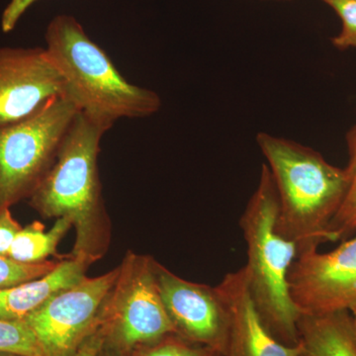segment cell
I'll return each instance as SVG.
<instances>
[{"label": "cell", "instance_id": "obj_15", "mask_svg": "<svg viewBox=\"0 0 356 356\" xmlns=\"http://www.w3.org/2000/svg\"><path fill=\"white\" fill-rule=\"evenodd\" d=\"M350 163L346 170L348 175V188L343 205L331 226L332 242L351 235L356 231V126L348 135Z\"/></svg>", "mask_w": 356, "mask_h": 356}, {"label": "cell", "instance_id": "obj_7", "mask_svg": "<svg viewBox=\"0 0 356 356\" xmlns=\"http://www.w3.org/2000/svg\"><path fill=\"white\" fill-rule=\"evenodd\" d=\"M119 266L97 276H84L50 297L24 318L44 356H70L102 325L103 307Z\"/></svg>", "mask_w": 356, "mask_h": 356}, {"label": "cell", "instance_id": "obj_13", "mask_svg": "<svg viewBox=\"0 0 356 356\" xmlns=\"http://www.w3.org/2000/svg\"><path fill=\"white\" fill-rule=\"evenodd\" d=\"M298 332L303 356H356V337L350 311L301 314Z\"/></svg>", "mask_w": 356, "mask_h": 356}, {"label": "cell", "instance_id": "obj_3", "mask_svg": "<svg viewBox=\"0 0 356 356\" xmlns=\"http://www.w3.org/2000/svg\"><path fill=\"white\" fill-rule=\"evenodd\" d=\"M44 41L47 58L79 111L114 125L119 119L146 118L161 109L158 93L122 76L74 16H56L47 27Z\"/></svg>", "mask_w": 356, "mask_h": 356}, {"label": "cell", "instance_id": "obj_21", "mask_svg": "<svg viewBox=\"0 0 356 356\" xmlns=\"http://www.w3.org/2000/svg\"><path fill=\"white\" fill-rule=\"evenodd\" d=\"M20 229V225L11 215L10 209L0 213V254H8L11 243Z\"/></svg>", "mask_w": 356, "mask_h": 356}, {"label": "cell", "instance_id": "obj_14", "mask_svg": "<svg viewBox=\"0 0 356 356\" xmlns=\"http://www.w3.org/2000/svg\"><path fill=\"white\" fill-rule=\"evenodd\" d=\"M72 228L67 218H58L48 232L38 221L21 228L14 238L7 257L21 264H40L48 261L51 255H57L58 243Z\"/></svg>", "mask_w": 356, "mask_h": 356}, {"label": "cell", "instance_id": "obj_17", "mask_svg": "<svg viewBox=\"0 0 356 356\" xmlns=\"http://www.w3.org/2000/svg\"><path fill=\"white\" fill-rule=\"evenodd\" d=\"M131 356H222L209 346L192 343L177 334H168L156 343L143 346Z\"/></svg>", "mask_w": 356, "mask_h": 356}, {"label": "cell", "instance_id": "obj_19", "mask_svg": "<svg viewBox=\"0 0 356 356\" xmlns=\"http://www.w3.org/2000/svg\"><path fill=\"white\" fill-rule=\"evenodd\" d=\"M331 6L343 22L341 31L332 39L339 50L356 48V0H321Z\"/></svg>", "mask_w": 356, "mask_h": 356}, {"label": "cell", "instance_id": "obj_11", "mask_svg": "<svg viewBox=\"0 0 356 356\" xmlns=\"http://www.w3.org/2000/svg\"><path fill=\"white\" fill-rule=\"evenodd\" d=\"M218 288L229 312L226 356H303L301 343H281L262 323L250 294L245 266L227 274Z\"/></svg>", "mask_w": 356, "mask_h": 356}, {"label": "cell", "instance_id": "obj_22", "mask_svg": "<svg viewBox=\"0 0 356 356\" xmlns=\"http://www.w3.org/2000/svg\"><path fill=\"white\" fill-rule=\"evenodd\" d=\"M105 334L102 325L81 346L70 356H98L104 348Z\"/></svg>", "mask_w": 356, "mask_h": 356}, {"label": "cell", "instance_id": "obj_9", "mask_svg": "<svg viewBox=\"0 0 356 356\" xmlns=\"http://www.w3.org/2000/svg\"><path fill=\"white\" fill-rule=\"evenodd\" d=\"M154 269L161 301L177 334L226 356L229 312L219 288L185 280L156 261Z\"/></svg>", "mask_w": 356, "mask_h": 356}, {"label": "cell", "instance_id": "obj_12", "mask_svg": "<svg viewBox=\"0 0 356 356\" xmlns=\"http://www.w3.org/2000/svg\"><path fill=\"white\" fill-rule=\"evenodd\" d=\"M88 267V264L65 255L43 277L0 289V320H24L55 293L83 278Z\"/></svg>", "mask_w": 356, "mask_h": 356}, {"label": "cell", "instance_id": "obj_18", "mask_svg": "<svg viewBox=\"0 0 356 356\" xmlns=\"http://www.w3.org/2000/svg\"><path fill=\"white\" fill-rule=\"evenodd\" d=\"M60 261H47L32 264H21L7 255L0 254V289L43 277L51 273Z\"/></svg>", "mask_w": 356, "mask_h": 356}, {"label": "cell", "instance_id": "obj_16", "mask_svg": "<svg viewBox=\"0 0 356 356\" xmlns=\"http://www.w3.org/2000/svg\"><path fill=\"white\" fill-rule=\"evenodd\" d=\"M0 353L44 356L38 341L24 321L0 320Z\"/></svg>", "mask_w": 356, "mask_h": 356}, {"label": "cell", "instance_id": "obj_23", "mask_svg": "<svg viewBox=\"0 0 356 356\" xmlns=\"http://www.w3.org/2000/svg\"><path fill=\"white\" fill-rule=\"evenodd\" d=\"M98 356H131V355L112 350V348H106V346H104V348H102V353H100Z\"/></svg>", "mask_w": 356, "mask_h": 356}, {"label": "cell", "instance_id": "obj_24", "mask_svg": "<svg viewBox=\"0 0 356 356\" xmlns=\"http://www.w3.org/2000/svg\"><path fill=\"white\" fill-rule=\"evenodd\" d=\"M350 312L351 313V318H353V332H355V336L356 337V306L353 307Z\"/></svg>", "mask_w": 356, "mask_h": 356}, {"label": "cell", "instance_id": "obj_2", "mask_svg": "<svg viewBox=\"0 0 356 356\" xmlns=\"http://www.w3.org/2000/svg\"><path fill=\"white\" fill-rule=\"evenodd\" d=\"M257 143L277 192L278 233L296 243L298 255L332 242V222L348 188L346 168L295 140L259 133Z\"/></svg>", "mask_w": 356, "mask_h": 356}, {"label": "cell", "instance_id": "obj_8", "mask_svg": "<svg viewBox=\"0 0 356 356\" xmlns=\"http://www.w3.org/2000/svg\"><path fill=\"white\" fill-rule=\"evenodd\" d=\"M288 280L301 314L350 311L356 306V236L332 252L312 250L299 254Z\"/></svg>", "mask_w": 356, "mask_h": 356}, {"label": "cell", "instance_id": "obj_10", "mask_svg": "<svg viewBox=\"0 0 356 356\" xmlns=\"http://www.w3.org/2000/svg\"><path fill=\"white\" fill-rule=\"evenodd\" d=\"M65 86L41 47H0V129L29 118Z\"/></svg>", "mask_w": 356, "mask_h": 356}, {"label": "cell", "instance_id": "obj_4", "mask_svg": "<svg viewBox=\"0 0 356 356\" xmlns=\"http://www.w3.org/2000/svg\"><path fill=\"white\" fill-rule=\"evenodd\" d=\"M278 197L266 163L240 220L248 247V289L262 323L281 343H300L301 312L290 295V268L298 255L296 243L278 233Z\"/></svg>", "mask_w": 356, "mask_h": 356}, {"label": "cell", "instance_id": "obj_5", "mask_svg": "<svg viewBox=\"0 0 356 356\" xmlns=\"http://www.w3.org/2000/svg\"><path fill=\"white\" fill-rule=\"evenodd\" d=\"M79 109L58 95L29 118L0 129V213L29 198L55 163Z\"/></svg>", "mask_w": 356, "mask_h": 356}, {"label": "cell", "instance_id": "obj_20", "mask_svg": "<svg viewBox=\"0 0 356 356\" xmlns=\"http://www.w3.org/2000/svg\"><path fill=\"white\" fill-rule=\"evenodd\" d=\"M36 1L38 0H10L2 13L1 22H0L2 32L13 31L20 18Z\"/></svg>", "mask_w": 356, "mask_h": 356}, {"label": "cell", "instance_id": "obj_25", "mask_svg": "<svg viewBox=\"0 0 356 356\" xmlns=\"http://www.w3.org/2000/svg\"><path fill=\"white\" fill-rule=\"evenodd\" d=\"M0 356H22V355H13V353H0Z\"/></svg>", "mask_w": 356, "mask_h": 356}, {"label": "cell", "instance_id": "obj_6", "mask_svg": "<svg viewBox=\"0 0 356 356\" xmlns=\"http://www.w3.org/2000/svg\"><path fill=\"white\" fill-rule=\"evenodd\" d=\"M156 261L129 252L103 307L102 327L106 348L131 355L168 334H177L161 301Z\"/></svg>", "mask_w": 356, "mask_h": 356}, {"label": "cell", "instance_id": "obj_1", "mask_svg": "<svg viewBox=\"0 0 356 356\" xmlns=\"http://www.w3.org/2000/svg\"><path fill=\"white\" fill-rule=\"evenodd\" d=\"M111 124L79 111L60 145L55 163L29 198L44 218H67L76 231L67 257L84 264L99 261L108 250L111 225L105 209L98 154Z\"/></svg>", "mask_w": 356, "mask_h": 356}, {"label": "cell", "instance_id": "obj_26", "mask_svg": "<svg viewBox=\"0 0 356 356\" xmlns=\"http://www.w3.org/2000/svg\"><path fill=\"white\" fill-rule=\"evenodd\" d=\"M274 1H281V0H274Z\"/></svg>", "mask_w": 356, "mask_h": 356}]
</instances>
